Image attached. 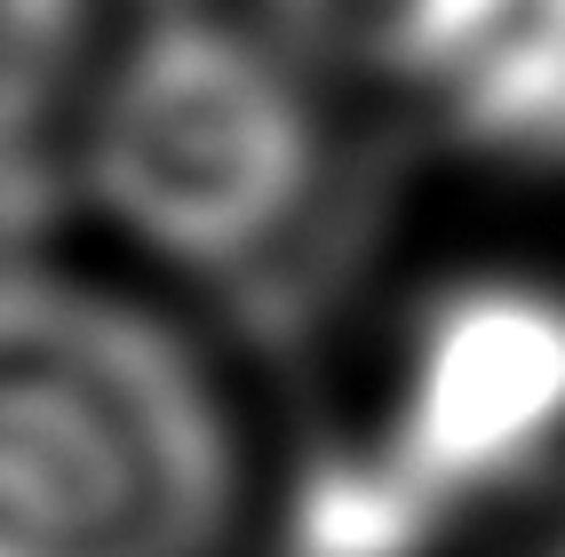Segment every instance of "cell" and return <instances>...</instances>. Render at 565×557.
Wrapping results in <instances>:
<instances>
[{"label":"cell","mask_w":565,"mask_h":557,"mask_svg":"<svg viewBox=\"0 0 565 557\" xmlns=\"http://www.w3.org/2000/svg\"><path fill=\"white\" fill-rule=\"evenodd\" d=\"M81 200L160 279L279 319L311 303L359 223L334 81L263 17L143 0L88 64Z\"/></svg>","instance_id":"cell-1"},{"label":"cell","mask_w":565,"mask_h":557,"mask_svg":"<svg viewBox=\"0 0 565 557\" xmlns=\"http://www.w3.org/2000/svg\"><path fill=\"white\" fill-rule=\"evenodd\" d=\"M247 438L200 334L0 255V557H223Z\"/></svg>","instance_id":"cell-2"},{"label":"cell","mask_w":565,"mask_h":557,"mask_svg":"<svg viewBox=\"0 0 565 557\" xmlns=\"http://www.w3.org/2000/svg\"><path fill=\"white\" fill-rule=\"evenodd\" d=\"M565 430V294L462 279L406 326L391 430L366 446L414 502L510 478Z\"/></svg>","instance_id":"cell-3"},{"label":"cell","mask_w":565,"mask_h":557,"mask_svg":"<svg viewBox=\"0 0 565 557\" xmlns=\"http://www.w3.org/2000/svg\"><path fill=\"white\" fill-rule=\"evenodd\" d=\"M430 104L470 160L565 175V0H502Z\"/></svg>","instance_id":"cell-4"},{"label":"cell","mask_w":565,"mask_h":557,"mask_svg":"<svg viewBox=\"0 0 565 557\" xmlns=\"http://www.w3.org/2000/svg\"><path fill=\"white\" fill-rule=\"evenodd\" d=\"M255 17L334 88L438 96L502 0H255Z\"/></svg>","instance_id":"cell-5"},{"label":"cell","mask_w":565,"mask_h":557,"mask_svg":"<svg viewBox=\"0 0 565 557\" xmlns=\"http://www.w3.org/2000/svg\"><path fill=\"white\" fill-rule=\"evenodd\" d=\"M96 49V0H0V143H32Z\"/></svg>","instance_id":"cell-6"}]
</instances>
